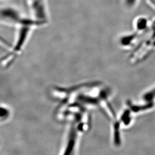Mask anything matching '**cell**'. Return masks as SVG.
I'll list each match as a JSON object with an SVG mask.
<instances>
[{"label":"cell","mask_w":155,"mask_h":155,"mask_svg":"<svg viewBox=\"0 0 155 155\" xmlns=\"http://www.w3.org/2000/svg\"><path fill=\"white\" fill-rule=\"evenodd\" d=\"M1 14L2 23L8 26H18L26 18L17 9L11 6H5L2 9Z\"/></svg>","instance_id":"6da1fadb"},{"label":"cell","mask_w":155,"mask_h":155,"mask_svg":"<svg viewBox=\"0 0 155 155\" xmlns=\"http://www.w3.org/2000/svg\"><path fill=\"white\" fill-rule=\"evenodd\" d=\"M32 18L44 25L47 22L48 11L45 0H28Z\"/></svg>","instance_id":"7a4b0ae2"}]
</instances>
